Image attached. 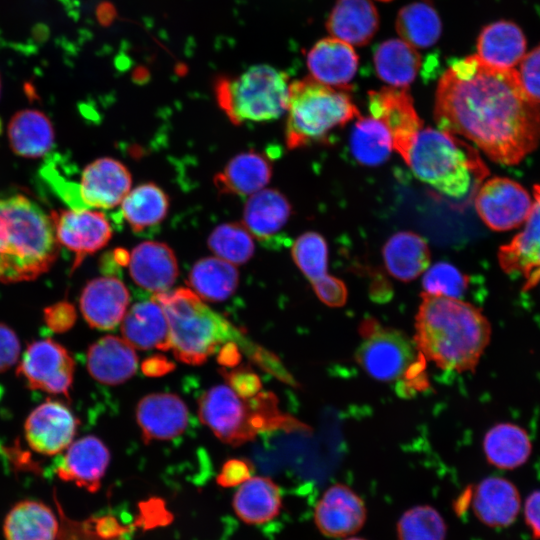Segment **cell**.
I'll return each mask as SVG.
<instances>
[{"mask_svg":"<svg viewBox=\"0 0 540 540\" xmlns=\"http://www.w3.org/2000/svg\"><path fill=\"white\" fill-rule=\"evenodd\" d=\"M289 86L285 72L261 64L251 66L239 76L218 79L215 95L229 120L240 125L282 116L288 107Z\"/></svg>","mask_w":540,"mask_h":540,"instance_id":"8","label":"cell"},{"mask_svg":"<svg viewBox=\"0 0 540 540\" xmlns=\"http://www.w3.org/2000/svg\"><path fill=\"white\" fill-rule=\"evenodd\" d=\"M523 229L498 250L502 270L520 275L524 288L530 289L540 282V183L533 186V205Z\"/></svg>","mask_w":540,"mask_h":540,"instance_id":"16","label":"cell"},{"mask_svg":"<svg viewBox=\"0 0 540 540\" xmlns=\"http://www.w3.org/2000/svg\"><path fill=\"white\" fill-rule=\"evenodd\" d=\"M424 292L461 299L469 286V277L452 264L438 262L428 268L422 278Z\"/></svg>","mask_w":540,"mask_h":540,"instance_id":"43","label":"cell"},{"mask_svg":"<svg viewBox=\"0 0 540 540\" xmlns=\"http://www.w3.org/2000/svg\"><path fill=\"white\" fill-rule=\"evenodd\" d=\"M430 250L420 235L411 231L393 234L384 244V264L394 278L408 282L429 268Z\"/></svg>","mask_w":540,"mask_h":540,"instance_id":"32","label":"cell"},{"mask_svg":"<svg viewBox=\"0 0 540 540\" xmlns=\"http://www.w3.org/2000/svg\"><path fill=\"white\" fill-rule=\"evenodd\" d=\"M291 215L288 199L274 189L251 195L244 206V226L262 243L271 242L286 226Z\"/></svg>","mask_w":540,"mask_h":540,"instance_id":"29","label":"cell"},{"mask_svg":"<svg viewBox=\"0 0 540 540\" xmlns=\"http://www.w3.org/2000/svg\"><path fill=\"white\" fill-rule=\"evenodd\" d=\"M446 532L443 517L429 505L408 509L397 522L398 540H445Z\"/></svg>","mask_w":540,"mask_h":540,"instance_id":"41","label":"cell"},{"mask_svg":"<svg viewBox=\"0 0 540 540\" xmlns=\"http://www.w3.org/2000/svg\"><path fill=\"white\" fill-rule=\"evenodd\" d=\"M86 365L99 383L119 385L130 379L138 367V356L127 341L107 335L94 342L87 351Z\"/></svg>","mask_w":540,"mask_h":540,"instance_id":"22","label":"cell"},{"mask_svg":"<svg viewBox=\"0 0 540 540\" xmlns=\"http://www.w3.org/2000/svg\"><path fill=\"white\" fill-rule=\"evenodd\" d=\"M525 520L533 535L540 539V490L531 493L525 502Z\"/></svg>","mask_w":540,"mask_h":540,"instance_id":"50","label":"cell"},{"mask_svg":"<svg viewBox=\"0 0 540 540\" xmlns=\"http://www.w3.org/2000/svg\"><path fill=\"white\" fill-rule=\"evenodd\" d=\"M141 368L146 376L159 377L174 370L175 364L165 356L157 354L144 359Z\"/></svg>","mask_w":540,"mask_h":540,"instance_id":"51","label":"cell"},{"mask_svg":"<svg viewBox=\"0 0 540 540\" xmlns=\"http://www.w3.org/2000/svg\"><path fill=\"white\" fill-rule=\"evenodd\" d=\"M20 356V342L16 333L0 323V372L10 369Z\"/></svg>","mask_w":540,"mask_h":540,"instance_id":"49","label":"cell"},{"mask_svg":"<svg viewBox=\"0 0 540 540\" xmlns=\"http://www.w3.org/2000/svg\"><path fill=\"white\" fill-rule=\"evenodd\" d=\"M7 137L14 154L37 159L53 147L55 131L49 117L37 109H23L9 120Z\"/></svg>","mask_w":540,"mask_h":540,"instance_id":"27","label":"cell"},{"mask_svg":"<svg viewBox=\"0 0 540 540\" xmlns=\"http://www.w3.org/2000/svg\"><path fill=\"white\" fill-rule=\"evenodd\" d=\"M350 149L360 164L375 167L389 158L393 141L381 120L373 116L359 117L351 132Z\"/></svg>","mask_w":540,"mask_h":540,"instance_id":"38","label":"cell"},{"mask_svg":"<svg viewBox=\"0 0 540 540\" xmlns=\"http://www.w3.org/2000/svg\"><path fill=\"white\" fill-rule=\"evenodd\" d=\"M229 387L239 396L249 398L261 391L262 385L259 377L246 366L226 368L221 371Z\"/></svg>","mask_w":540,"mask_h":540,"instance_id":"45","label":"cell"},{"mask_svg":"<svg viewBox=\"0 0 540 540\" xmlns=\"http://www.w3.org/2000/svg\"><path fill=\"white\" fill-rule=\"evenodd\" d=\"M58 520L42 502L23 500L7 514L3 532L6 540H56Z\"/></svg>","mask_w":540,"mask_h":540,"instance_id":"33","label":"cell"},{"mask_svg":"<svg viewBox=\"0 0 540 540\" xmlns=\"http://www.w3.org/2000/svg\"><path fill=\"white\" fill-rule=\"evenodd\" d=\"M525 54V35L511 21H496L485 26L479 34L477 56L493 68L516 69Z\"/></svg>","mask_w":540,"mask_h":540,"instance_id":"26","label":"cell"},{"mask_svg":"<svg viewBox=\"0 0 540 540\" xmlns=\"http://www.w3.org/2000/svg\"><path fill=\"white\" fill-rule=\"evenodd\" d=\"M311 284L324 304L331 307H340L345 304L348 293L344 282L340 279L326 274Z\"/></svg>","mask_w":540,"mask_h":540,"instance_id":"48","label":"cell"},{"mask_svg":"<svg viewBox=\"0 0 540 540\" xmlns=\"http://www.w3.org/2000/svg\"><path fill=\"white\" fill-rule=\"evenodd\" d=\"M360 333L363 341L356 352V360L379 381L407 380L424 364V357L420 353L416 355V346L401 331L383 327L375 320H365Z\"/></svg>","mask_w":540,"mask_h":540,"instance_id":"9","label":"cell"},{"mask_svg":"<svg viewBox=\"0 0 540 540\" xmlns=\"http://www.w3.org/2000/svg\"><path fill=\"white\" fill-rule=\"evenodd\" d=\"M366 517L364 501L344 484L330 486L314 509L315 525L324 536L330 538L357 533L365 524Z\"/></svg>","mask_w":540,"mask_h":540,"instance_id":"17","label":"cell"},{"mask_svg":"<svg viewBox=\"0 0 540 540\" xmlns=\"http://www.w3.org/2000/svg\"><path fill=\"white\" fill-rule=\"evenodd\" d=\"M272 176L270 161L256 151H247L233 157L216 174L214 184L223 194L252 195L268 184Z\"/></svg>","mask_w":540,"mask_h":540,"instance_id":"30","label":"cell"},{"mask_svg":"<svg viewBox=\"0 0 540 540\" xmlns=\"http://www.w3.org/2000/svg\"><path fill=\"white\" fill-rule=\"evenodd\" d=\"M291 253L295 264L311 283L327 274L328 246L319 233L301 234L295 240Z\"/></svg>","mask_w":540,"mask_h":540,"instance_id":"42","label":"cell"},{"mask_svg":"<svg viewBox=\"0 0 540 540\" xmlns=\"http://www.w3.org/2000/svg\"><path fill=\"white\" fill-rule=\"evenodd\" d=\"M254 473L253 464L243 458H234L226 461L216 477L218 485L231 488L243 484Z\"/></svg>","mask_w":540,"mask_h":540,"instance_id":"47","label":"cell"},{"mask_svg":"<svg viewBox=\"0 0 540 540\" xmlns=\"http://www.w3.org/2000/svg\"><path fill=\"white\" fill-rule=\"evenodd\" d=\"M475 209L493 231H508L522 225L529 216L533 197L518 182L492 177L482 183L474 196Z\"/></svg>","mask_w":540,"mask_h":540,"instance_id":"11","label":"cell"},{"mask_svg":"<svg viewBox=\"0 0 540 540\" xmlns=\"http://www.w3.org/2000/svg\"><path fill=\"white\" fill-rule=\"evenodd\" d=\"M56 240L75 256L73 268L104 248L112 237L106 216L88 208L60 209L50 213Z\"/></svg>","mask_w":540,"mask_h":540,"instance_id":"12","label":"cell"},{"mask_svg":"<svg viewBox=\"0 0 540 540\" xmlns=\"http://www.w3.org/2000/svg\"><path fill=\"white\" fill-rule=\"evenodd\" d=\"M132 178L127 167L110 157L98 158L82 171L77 188L80 208L111 209L130 191Z\"/></svg>","mask_w":540,"mask_h":540,"instance_id":"15","label":"cell"},{"mask_svg":"<svg viewBox=\"0 0 540 540\" xmlns=\"http://www.w3.org/2000/svg\"><path fill=\"white\" fill-rule=\"evenodd\" d=\"M153 299L164 310L171 350L181 362L200 365L233 337L235 329L232 325L191 289L180 287L156 293Z\"/></svg>","mask_w":540,"mask_h":540,"instance_id":"6","label":"cell"},{"mask_svg":"<svg viewBox=\"0 0 540 540\" xmlns=\"http://www.w3.org/2000/svg\"><path fill=\"white\" fill-rule=\"evenodd\" d=\"M121 322L123 339L132 347L140 350H171L167 317L153 298L134 304Z\"/></svg>","mask_w":540,"mask_h":540,"instance_id":"24","label":"cell"},{"mask_svg":"<svg viewBox=\"0 0 540 540\" xmlns=\"http://www.w3.org/2000/svg\"><path fill=\"white\" fill-rule=\"evenodd\" d=\"M471 496L475 515L489 527L511 525L520 510L518 490L505 478H485L475 487Z\"/></svg>","mask_w":540,"mask_h":540,"instance_id":"25","label":"cell"},{"mask_svg":"<svg viewBox=\"0 0 540 540\" xmlns=\"http://www.w3.org/2000/svg\"><path fill=\"white\" fill-rule=\"evenodd\" d=\"M129 273L141 288L154 294L168 291L178 276V264L172 249L165 243L145 241L129 255Z\"/></svg>","mask_w":540,"mask_h":540,"instance_id":"21","label":"cell"},{"mask_svg":"<svg viewBox=\"0 0 540 540\" xmlns=\"http://www.w3.org/2000/svg\"><path fill=\"white\" fill-rule=\"evenodd\" d=\"M434 119L440 130L468 139L505 165L519 163L540 143V105L526 95L516 70L493 68L477 55L442 75Z\"/></svg>","mask_w":540,"mask_h":540,"instance_id":"1","label":"cell"},{"mask_svg":"<svg viewBox=\"0 0 540 540\" xmlns=\"http://www.w3.org/2000/svg\"><path fill=\"white\" fill-rule=\"evenodd\" d=\"M483 449L488 462L501 469H514L523 465L531 454V442L521 427L501 423L485 435Z\"/></svg>","mask_w":540,"mask_h":540,"instance_id":"36","label":"cell"},{"mask_svg":"<svg viewBox=\"0 0 540 540\" xmlns=\"http://www.w3.org/2000/svg\"><path fill=\"white\" fill-rule=\"evenodd\" d=\"M78 420L62 402L48 400L31 411L24 434L30 448L52 456L67 449L76 435Z\"/></svg>","mask_w":540,"mask_h":540,"instance_id":"14","label":"cell"},{"mask_svg":"<svg viewBox=\"0 0 540 540\" xmlns=\"http://www.w3.org/2000/svg\"><path fill=\"white\" fill-rule=\"evenodd\" d=\"M232 506L238 518L246 524L269 522L281 511L279 486L268 477H251L235 492Z\"/></svg>","mask_w":540,"mask_h":540,"instance_id":"31","label":"cell"},{"mask_svg":"<svg viewBox=\"0 0 540 540\" xmlns=\"http://www.w3.org/2000/svg\"><path fill=\"white\" fill-rule=\"evenodd\" d=\"M491 336L487 318L461 299L421 294L415 320V346L438 367L466 372L473 370Z\"/></svg>","mask_w":540,"mask_h":540,"instance_id":"2","label":"cell"},{"mask_svg":"<svg viewBox=\"0 0 540 540\" xmlns=\"http://www.w3.org/2000/svg\"><path fill=\"white\" fill-rule=\"evenodd\" d=\"M240 358L238 346L232 342L223 344L217 357L218 362L224 368H233L239 363Z\"/></svg>","mask_w":540,"mask_h":540,"instance_id":"52","label":"cell"},{"mask_svg":"<svg viewBox=\"0 0 540 540\" xmlns=\"http://www.w3.org/2000/svg\"><path fill=\"white\" fill-rule=\"evenodd\" d=\"M378 26V12L371 0H338L326 23L332 37L355 46L367 44Z\"/></svg>","mask_w":540,"mask_h":540,"instance_id":"28","label":"cell"},{"mask_svg":"<svg viewBox=\"0 0 540 540\" xmlns=\"http://www.w3.org/2000/svg\"><path fill=\"white\" fill-rule=\"evenodd\" d=\"M368 96L371 116L385 124L393 149L405 160L417 133L423 128L407 88L385 87L370 91Z\"/></svg>","mask_w":540,"mask_h":540,"instance_id":"13","label":"cell"},{"mask_svg":"<svg viewBox=\"0 0 540 540\" xmlns=\"http://www.w3.org/2000/svg\"><path fill=\"white\" fill-rule=\"evenodd\" d=\"M209 249L233 265L246 263L255 250L253 236L241 223L218 225L208 237Z\"/></svg>","mask_w":540,"mask_h":540,"instance_id":"40","label":"cell"},{"mask_svg":"<svg viewBox=\"0 0 540 540\" xmlns=\"http://www.w3.org/2000/svg\"><path fill=\"white\" fill-rule=\"evenodd\" d=\"M75 361L70 352L53 339L30 343L17 368V374L33 390L69 397Z\"/></svg>","mask_w":540,"mask_h":540,"instance_id":"10","label":"cell"},{"mask_svg":"<svg viewBox=\"0 0 540 540\" xmlns=\"http://www.w3.org/2000/svg\"><path fill=\"white\" fill-rule=\"evenodd\" d=\"M43 318L51 331L64 333L74 326L77 311L72 303L62 300L47 306L43 311Z\"/></svg>","mask_w":540,"mask_h":540,"instance_id":"46","label":"cell"},{"mask_svg":"<svg viewBox=\"0 0 540 540\" xmlns=\"http://www.w3.org/2000/svg\"><path fill=\"white\" fill-rule=\"evenodd\" d=\"M110 462L107 446L96 436H85L67 448L56 468L63 481L73 482L89 492H96Z\"/></svg>","mask_w":540,"mask_h":540,"instance_id":"20","label":"cell"},{"mask_svg":"<svg viewBox=\"0 0 540 540\" xmlns=\"http://www.w3.org/2000/svg\"><path fill=\"white\" fill-rule=\"evenodd\" d=\"M198 414L222 442L239 446L265 431L297 427V422L283 414L271 392L260 391L244 398L228 385L213 386L198 400Z\"/></svg>","mask_w":540,"mask_h":540,"instance_id":"5","label":"cell"},{"mask_svg":"<svg viewBox=\"0 0 540 540\" xmlns=\"http://www.w3.org/2000/svg\"><path fill=\"white\" fill-rule=\"evenodd\" d=\"M378 77L392 87L407 88L421 67L416 48L403 39H390L379 45L374 54Z\"/></svg>","mask_w":540,"mask_h":540,"instance_id":"35","label":"cell"},{"mask_svg":"<svg viewBox=\"0 0 540 540\" xmlns=\"http://www.w3.org/2000/svg\"><path fill=\"white\" fill-rule=\"evenodd\" d=\"M400 37L415 48L434 45L441 34V22L434 8L425 2L403 7L396 19Z\"/></svg>","mask_w":540,"mask_h":540,"instance_id":"39","label":"cell"},{"mask_svg":"<svg viewBox=\"0 0 540 540\" xmlns=\"http://www.w3.org/2000/svg\"><path fill=\"white\" fill-rule=\"evenodd\" d=\"M515 70L526 95L540 105V45L526 53Z\"/></svg>","mask_w":540,"mask_h":540,"instance_id":"44","label":"cell"},{"mask_svg":"<svg viewBox=\"0 0 540 540\" xmlns=\"http://www.w3.org/2000/svg\"><path fill=\"white\" fill-rule=\"evenodd\" d=\"M0 94H1V78H0Z\"/></svg>","mask_w":540,"mask_h":540,"instance_id":"54","label":"cell"},{"mask_svg":"<svg viewBox=\"0 0 540 540\" xmlns=\"http://www.w3.org/2000/svg\"><path fill=\"white\" fill-rule=\"evenodd\" d=\"M432 196L465 208L489 171L478 152L457 135L431 127L416 135L404 160Z\"/></svg>","mask_w":540,"mask_h":540,"instance_id":"4","label":"cell"},{"mask_svg":"<svg viewBox=\"0 0 540 540\" xmlns=\"http://www.w3.org/2000/svg\"><path fill=\"white\" fill-rule=\"evenodd\" d=\"M59 251L50 214L23 193L0 192V282L35 280Z\"/></svg>","mask_w":540,"mask_h":540,"instance_id":"3","label":"cell"},{"mask_svg":"<svg viewBox=\"0 0 540 540\" xmlns=\"http://www.w3.org/2000/svg\"><path fill=\"white\" fill-rule=\"evenodd\" d=\"M344 540H365L363 538H358V537H350V538H346Z\"/></svg>","mask_w":540,"mask_h":540,"instance_id":"53","label":"cell"},{"mask_svg":"<svg viewBox=\"0 0 540 540\" xmlns=\"http://www.w3.org/2000/svg\"><path fill=\"white\" fill-rule=\"evenodd\" d=\"M136 420L146 444L171 440L186 429L188 409L183 400L175 394L152 393L138 402Z\"/></svg>","mask_w":540,"mask_h":540,"instance_id":"19","label":"cell"},{"mask_svg":"<svg viewBox=\"0 0 540 540\" xmlns=\"http://www.w3.org/2000/svg\"><path fill=\"white\" fill-rule=\"evenodd\" d=\"M349 88H336L306 77L289 86L288 118L285 141L289 149L323 140L360 113Z\"/></svg>","mask_w":540,"mask_h":540,"instance_id":"7","label":"cell"},{"mask_svg":"<svg viewBox=\"0 0 540 540\" xmlns=\"http://www.w3.org/2000/svg\"><path fill=\"white\" fill-rule=\"evenodd\" d=\"M311 77L336 88H349L358 68V56L352 45L331 37L318 41L308 52Z\"/></svg>","mask_w":540,"mask_h":540,"instance_id":"23","label":"cell"},{"mask_svg":"<svg viewBox=\"0 0 540 540\" xmlns=\"http://www.w3.org/2000/svg\"><path fill=\"white\" fill-rule=\"evenodd\" d=\"M187 283L201 299L221 302L237 289L239 273L233 264L219 257H205L193 265Z\"/></svg>","mask_w":540,"mask_h":540,"instance_id":"34","label":"cell"},{"mask_svg":"<svg viewBox=\"0 0 540 540\" xmlns=\"http://www.w3.org/2000/svg\"><path fill=\"white\" fill-rule=\"evenodd\" d=\"M130 296L124 283L114 276L97 277L83 287L79 307L90 327L111 330L127 312Z\"/></svg>","mask_w":540,"mask_h":540,"instance_id":"18","label":"cell"},{"mask_svg":"<svg viewBox=\"0 0 540 540\" xmlns=\"http://www.w3.org/2000/svg\"><path fill=\"white\" fill-rule=\"evenodd\" d=\"M169 199L154 183L130 190L121 202V215L135 233L160 224L167 215Z\"/></svg>","mask_w":540,"mask_h":540,"instance_id":"37","label":"cell"}]
</instances>
